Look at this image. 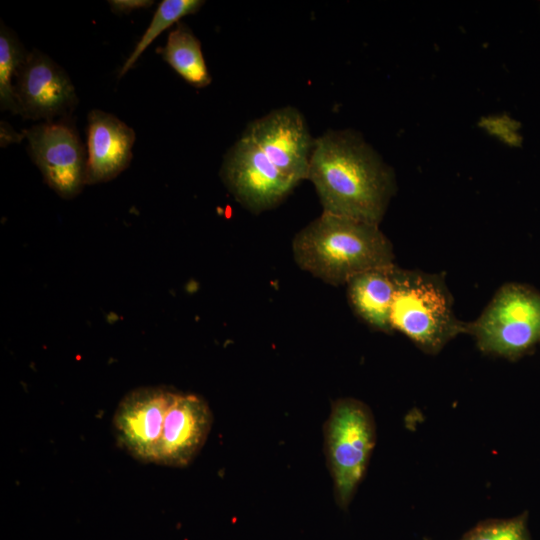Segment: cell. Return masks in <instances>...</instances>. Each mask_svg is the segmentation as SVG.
<instances>
[{
	"instance_id": "6da1fadb",
	"label": "cell",
	"mask_w": 540,
	"mask_h": 540,
	"mask_svg": "<svg viewBox=\"0 0 540 540\" xmlns=\"http://www.w3.org/2000/svg\"><path fill=\"white\" fill-rule=\"evenodd\" d=\"M307 179L324 213L376 225L395 191L391 168L352 131H328L314 140Z\"/></svg>"
},
{
	"instance_id": "7a4b0ae2",
	"label": "cell",
	"mask_w": 540,
	"mask_h": 540,
	"mask_svg": "<svg viewBox=\"0 0 540 540\" xmlns=\"http://www.w3.org/2000/svg\"><path fill=\"white\" fill-rule=\"evenodd\" d=\"M292 248L301 269L334 286L394 264L393 246L379 225L324 212L296 234Z\"/></svg>"
},
{
	"instance_id": "3957f363",
	"label": "cell",
	"mask_w": 540,
	"mask_h": 540,
	"mask_svg": "<svg viewBox=\"0 0 540 540\" xmlns=\"http://www.w3.org/2000/svg\"><path fill=\"white\" fill-rule=\"evenodd\" d=\"M390 322L427 353L439 352L450 340L467 333V322L453 311L443 278L396 267Z\"/></svg>"
},
{
	"instance_id": "277c9868",
	"label": "cell",
	"mask_w": 540,
	"mask_h": 540,
	"mask_svg": "<svg viewBox=\"0 0 540 540\" xmlns=\"http://www.w3.org/2000/svg\"><path fill=\"white\" fill-rule=\"evenodd\" d=\"M467 333L478 348L492 355L517 359L540 343V291L506 283L494 294Z\"/></svg>"
},
{
	"instance_id": "5b68a950",
	"label": "cell",
	"mask_w": 540,
	"mask_h": 540,
	"mask_svg": "<svg viewBox=\"0 0 540 540\" xmlns=\"http://www.w3.org/2000/svg\"><path fill=\"white\" fill-rule=\"evenodd\" d=\"M324 435L335 499L345 509L365 474L375 445V424L369 408L356 399L337 400L325 423Z\"/></svg>"
},
{
	"instance_id": "8992f818",
	"label": "cell",
	"mask_w": 540,
	"mask_h": 540,
	"mask_svg": "<svg viewBox=\"0 0 540 540\" xmlns=\"http://www.w3.org/2000/svg\"><path fill=\"white\" fill-rule=\"evenodd\" d=\"M23 133L44 182L62 198L77 196L85 185L87 155L73 125L45 122Z\"/></svg>"
},
{
	"instance_id": "52a82bcc",
	"label": "cell",
	"mask_w": 540,
	"mask_h": 540,
	"mask_svg": "<svg viewBox=\"0 0 540 540\" xmlns=\"http://www.w3.org/2000/svg\"><path fill=\"white\" fill-rule=\"evenodd\" d=\"M220 174L235 198L253 212L276 206L296 186L244 134L228 150Z\"/></svg>"
},
{
	"instance_id": "ba28073f",
	"label": "cell",
	"mask_w": 540,
	"mask_h": 540,
	"mask_svg": "<svg viewBox=\"0 0 540 540\" xmlns=\"http://www.w3.org/2000/svg\"><path fill=\"white\" fill-rule=\"evenodd\" d=\"M293 184L307 179L314 140L302 114L293 107L273 110L243 132Z\"/></svg>"
},
{
	"instance_id": "9c48e42d",
	"label": "cell",
	"mask_w": 540,
	"mask_h": 540,
	"mask_svg": "<svg viewBox=\"0 0 540 540\" xmlns=\"http://www.w3.org/2000/svg\"><path fill=\"white\" fill-rule=\"evenodd\" d=\"M176 390L146 386L130 391L118 404L113 427L118 443L135 459L155 463L167 411Z\"/></svg>"
},
{
	"instance_id": "30bf717a",
	"label": "cell",
	"mask_w": 540,
	"mask_h": 540,
	"mask_svg": "<svg viewBox=\"0 0 540 540\" xmlns=\"http://www.w3.org/2000/svg\"><path fill=\"white\" fill-rule=\"evenodd\" d=\"M17 114L46 122L67 116L77 103L73 83L50 57L34 50L27 54L16 76Z\"/></svg>"
},
{
	"instance_id": "8fae6325",
	"label": "cell",
	"mask_w": 540,
	"mask_h": 540,
	"mask_svg": "<svg viewBox=\"0 0 540 540\" xmlns=\"http://www.w3.org/2000/svg\"><path fill=\"white\" fill-rule=\"evenodd\" d=\"M212 421L205 399L176 391L166 414L155 463L171 467L188 465L203 447Z\"/></svg>"
},
{
	"instance_id": "7c38bea8",
	"label": "cell",
	"mask_w": 540,
	"mask_h": 540,
	"mask_svg": "<svg viewBox=\"0 0 540 540\" xmlns=\"http://www.w3.org/2000/svg\"><path fill=\"white\" fill-rule=\"evenodd\" d=\"M85 185L108 182L130 164L134 130L113 114L95 109L87 117Z\"/></svg>"
},
{
	"instance_id": "4fadbf2b",
	"label": "cell",
	"mask_w": 540,
	"mask_h": 540,
	"mask_svg": "<svg viewBox=\"0 0 540 540\" xmlns=\"http://www.w3.org/2000/svg\"><path fill=\"white\" fill-rule=\"evenodd\" d=\"M396 265L372 269L351 278L347 293L356 314L371 327L393 331L390 314L395 292Z\"/></svg>"
},
{
	"instance_id": "5bb4252c",
	"label": "cell",
	"mask_w": 540,
	"mask_h": 540,
	"mask_svg": "<svg viewBox=\"0 0 540 540\" xmlns=\"http://www.w3.org/2000/svg\"><path fill=\"white\" fill-rule=\"evenodd\" d=\"M159 51L163 60L190 85L203 88L211 83L201 42L185 23L176 24Z\"/></svg>"
},
{
	"instance_id": "9a60e30c",
	"label": "cell",
	"mask_w": 540,
	"mask_h": 540,
	"mask_svg": "<svg viewBox=\"0 0 540 540\" xmlns=\"http://www.w3.org/2000/svg\"><path fill=\"white\" fill-rule=\"evenodd\" d=\"M202 0H163L158 4L153 18L134 50L122 66L119 77L130 70L145 49L167 28L177 24L181 18L195 14L203 6Z\"/></svg>"
},
{
	"instance_id": "2e32d148",
	"label": "cell",
	"mask_w": 540,
	"mask_h": 540,
	"mask_svg": "<svg viewBox=\"0 0 540 540\" xmlns=\"http://www.w3.org/2000/svg\"><path fill=\"white\" fill-rule=\"evenodd\" d=\"M26 53L16 34L1 22L0 29V107L17 114L15 86L12 83L24 63Z\"/></svg>"
},
{
	"instance_id": "e0dca14e",
	"label": "cell",
	"mask_w": 540,
	"mask_h": 540,
	"mask_svg": "<svg viewBox=\"0 0 540 540\" xmlns=\"http://www.w3.org/2000/svg\"><path fill=\"white\" fill-rule=\"evenodd\" d=\"M463 540H530L526 515L482 522L471 529Z\"/></svg>"
},
{
	"instance_id": "ac0fdd59",
	"label": "cell",
	"mask_w": 540,
	"mask_h": 540,
	"mask_svg": "<svg viewBox=\"0 0 540 540\" xmlns=\"http://www.w3.org/2000/svg\"><path fill=\"white\" fill-rule=\"evenodd\" d=\"M108 4L115 14H128L134 10L148 8L154 4L152 0H109Z\"/></svg>"
},
{
	"instance_id": "d6986e66",
	"label": "cell",
	"mask_w": 540,
	"mask_h": 540,
	"mask_svg": "<svg viewBox=\"0 0 540 540\" xmlns=\"http://www.w3.org/2000/svg\"><path fill=\"white\" fill-rule=\"evenodd\" d=\"M1 147H5L8 144L20 142L23 137H25L24 133L23 135H20L17 131H15L7 122H1Z\"/></svg>"
}]
</instances>
